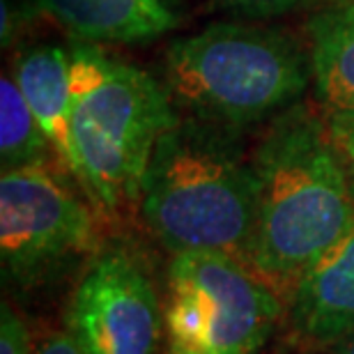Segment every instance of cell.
<instances>
[{"mask_svg": "<svg viewBox=\"0 0 354 354\" xmlns=\"http://www.w3.org/2000/svg\"><path fill=\"white\" fill-rule=\"evenodd\" d=\"M242 131L182 118L161 133L140 180L145 228L177 253H228L249 265L258 177Z\"/></svg>", "mask_w": 354, "mask_h": 354, "instance_id": "cell-2", "label": "cell"}, {"mask_svg": "<svg viewBox=\"0 0 354 354\" xmlns=\"http://www.w3.org/2000/svg\"><path fill=\"white\" fill-rule=\"evenodd\" d=\"M65 331L83 354H159L164 304L133 246L115 239L92 253L69 297Z\"/></svg>", "mask_w": 354, "mask_h": 354, "instance_id": "cell-7", "label": "cell"}, {"mask_svg": "<svg viewBox=\"0 0 354 354\" xmlns=\"http://www.w3.org/2000/svg\"><path fill=\"white\" fill-rule=\"evenodd\" d=\"M283 315V297L244 260L214 251L171 258L166 354H260Z\"/></svg>", "mask_w": 354, "mask_h": 354, "instance_id": "cell-5", "label": "cell"}, {"mask_svg": "<svg viewBox=\"0 0 354 354\" xmlns=\"http://www.w3.org/2000/svg\"><path fill=\"white\" fill-rule=\"evenodd\" d=\"M283 324L306 354L354 331V225L301 274Z\"/></svg>", "mask_w": 354, "mask_h": 354, "instance_id": "cell-8", "label": "cell"}, {"mask_svg": "<svg viewBox=\"0 0 354 354\" xmlns=\"http://www.w3.org/2000/svg\"><path fill=\"white\" fill-rule=\"evenodd\" d=\"M225 10H232L244 17H276V14H290L299 10H317V7L331 3V0H216Z\"/></svg>", "mask_w": 354, "mask_h": 354, "instance_id": "cell-14", "label": "cell"}, {"mask_svg": "<svg viewBox=\"0 0 354 354\" xmlns=\"http://www.w3.org/2000/svg\"><path fill=\"white\" fill-rule=\"evenodd\" d=\"M180 120L150 72L99 44H72V177L102 216L138 203L159 136Z\"/></svg>", "mask_w": 354, "mask_h": 354, "instance_id": "cell-3", "label": "cell"}, {"mask_svg": "<svg viewBox=\"0 0 354 354\" xmlns=\"http://www.w3.org/2000/svg\"><path fill=\"white\" fill-rule=\"evenodd\" d=\"M30 19L28 5L21 0H3V10H0V39H3V48H10L17 37H21L24 28Z\"/></svg>", "mask_w": 354, "mask_h": 354, "instance_id": "cell-16", "label": "cell"}, {"mask_svg": "<svg viewBox=\"0 0 354 354\" xmlns=\"http://www.w3.org/2000/svg\"><path fill=\"white\" fill-rule=\"evenodd\" d=\"M51 161L60 164L12 72H5L0 79V168L19 171Z\"/></svg>", "mask_w": 354, "mask_h": 354, "instance_id": "cell-12", "label": "cell"}, {"mask_svg": "<svg viewBox=\"0 0 354 354\" xmlns=\"http://www.w3.org/2000/svg\"><path fill=\"white\" fill-rule=\"evenodd\" d=\"M35 354H83L74 338L62 331H44L37 338V352Z\"/></svg>", "mask_w": 354, "mask_h": 354, "instance_id": "cell-17", "label": "cell"}, {"mask_svg": "<svg viewBox=\"0 0 354 354\" xmlns=\"http://www.w3.org/2000/svg\"><path fill=\"white\" fill-rule=\"evenodd\" d=\"M41 12L90 44H145L175 30L171 0H37Z\"/></svg>", "mask_w": 354, "mask_h": 354, "instance_id": "cell-9", "label": "cell"}, {"mask_svg": "<svg viewBox=\"0 0 354 354\" xmlns=\"http://www.w3.org/2000/svg\"><path fill=\"white\" fill-rule=\"evenodd\" d=\"M60 164H37L0 175L3 279L19 290L46 286L99 246L102 216Z\"/></svg>", "mask_w": 354, "mask_h": 354, "instance_id": "cell-6", "label": "cell"}, {"mask_svg": "<svg viewBox=\"0 0 354 354\" xmlns=\"http://www.w3.org/2000/svg\"><path fill=\"white\" fill-rule=\"evenodd\" d=\"M12 76L44 129L60 166L72 171V48L35 44L24 48L12 65ZM72 175V173H69Z\"/></svg>", "mask_w": 354, "mask_h": 354, "instance_id": "cell-10", "label": "cell"}, {"mask_svg": "<svg viewBox=\"0 0 354 354\" xmlns=\"http://www.w3.org/2000/svg\"><path fill=\"white\" fill-rule=\"evenodd\" d=\"M310 354H354V331L345 338H341V341L331 343V345H327V348L310 352Z\"/></svg>", "mask_w": 354, "mask_h": 354, "instance_id": "cell-18", "label": "cell"}, {"mask_svg": "<svg viewBox=\"0 0 354 354\" xmlns=\"http://www.w3.org/2000/svg\"><path fill=\"white\" fill-rule=\"evenodd\" d=\"M324 118L354 194V111H324Z\"/></svg>", "mask_w": 354, "mask_h": 354, "instance_id": "cell-15", "label": "cell"}, {"mask_svg": "<svg viewBox=\"0 0 354 354\" xmlns=\"http://www.w3.org/2000/svg\"><path fill=\"white\" fill-rule=\"evenodd\" d=\"M308 83V44L281 28L218 21L173 39L164 53L173 102L237 131L299 104Z\"/></svg>", "mask_w": 354, "mask_h": 354, "instance_id": "cell-4", "label": "cell"}, {"mask_svg": "<svg viewBox=\"0 0 354 354\" xmlns=\"http://www.w3.org/2000/svg\"><path fill=\"white\" fill-rule=\"evenodd\" d=\"M258 216L249 267L288 301L301 274L354 225V194L324 111L295 104L251 152Z\"/></svg>", "mask_w": 354, "mask_h": 354, "instance_id": "cell-1", "label": "cell"}, {"mask_svg": "<svg viewBox=\"0 0 354 354\" xmlns=\"http://www.w3.org/2000/svg\"><path fill=\"white\" fill-rule=\"evenodd\" d=\"M306 44L322 111H354V0H331L310 12Z\"/></svg>", "mask_w": 354, "mask_h": 354, "instance_id": "cell-11", "label": "cell"}, {"mask_svg": "<svg viewBox=\"0 0 354 354\" xmlns=\"http://www.w3.org/2000/svg\"><path fill=\"white\" fill-rule=\"evenodd\" d=\"M37 338L32 334L30 324L24 315L3 299L0 306V354H35L37 352Z\"/></svg>", "mask_w": 354, "mask_h": 354, "instance_id": "cell-13", "label": "cell"}]
</instances>
